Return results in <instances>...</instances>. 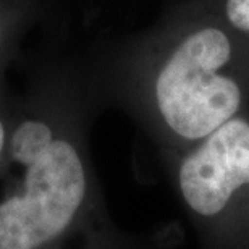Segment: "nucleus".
Here are the masks:
<instances>
[{
    "label": "nucleus",
    "instance_id": "obj_1",
    "mask_svg": "<svg viewBox=\"0 0 249 249\" xmlns=\"http://www.w3.org/2000/svg\"><path fill=\"white\" fill-rule=\"evenodd\" d=\"M7 157L21 173L0 194V249H159L113 222L78 144L49 122H19Z\"/></svg>",
    "mask_w": 249,
    "mask_h": 249
},
{
    "label": "nucleus",
    "instance_id": "obj_2",
    "mask_svg": "<svg viewBox=\"0 0 249 249\" xmlns=\"http://www.w3.org/2000/svg\"><path fill=\"white\" fill-rule=\"evenodd\" d=\"M173 186L199 249H249V120L231 118L181 156Z\"/></svg>",
    "mask_w": 249,
    "mask_h": 249
},
{
    "label": "nucleus",
    "instance_id": "obj_3",
    "mask_svg": "<svg viewBox=\"0 0 249 249\" xmlns=\"http://www.w3.org/2000/svg\"><path fill=\"white\" fill-rule=\"evenodd\" d=\"M230 57V41L217 28L199 29L178 46L152 89L154 110L168 136L196 146L238 117L245 91L220 73Z\"/></svg>",
    "mask_w": 249,
    "mask_h": 249
},
{
    "label": "nucleus",
    "instance_id": "obj_4",
    "mask_svg": "<svg viewBox=\"0 0 249 249\" xmlns=\"http://www.w3.org/2000/svg\"><path fill=\"white\" fill-rule=\"evenodd\" d=\"M227 17L235 28L249 31V0H228Z\"/></svg>",
    "mask_w": 249,
    "mask_h": 249
},
{
    "label": "nucleus",
    "instance_id": "obj_5",
    "mask_svg": "<svg viewBox=\"0 0 249 249\" xmlns=\"http://www.w3.org/2000/svg\"><path fill=\"white\" fill-rule=\"evenodd\" d=\"M8 142L10 141H7V129H5V124L2 122V117H0V163H2L3 157H7Z\"/></svg>",
    "mask_w": 249,
    "mask_h": 249
}]
</instances>
